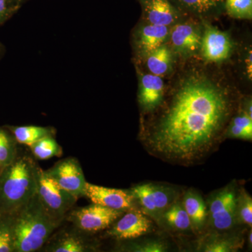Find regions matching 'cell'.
Instances as JSON below:
<instances>
[{"instance_id": "obj_8", "label": "cell", "mask_w": 252, "mask_h": 252, "mask_svg": "<svg viewBox=\"0 0 252 252\" xmlns=\"http://www.w3.org/2000/svg\"><path fill=\"white\" fill-rule=\"evenodd\" d=\"M130 191L144 211L156 220L174 203L171 189L154 184L137 185Z\"/></svg>"}, {"instance_id": "obj_2", "label": "cell", "mask_w": 252, "mask_h": 252, "mask_svg": "<svg viewBox=\"0 0 252 252\" xmlns=\"http://www.w3.org/2000/svg\"><path fill=\"white\" fill-rule=\"evenodd\" d=\"M39 164L19 149L14 160L0 171V212L16 213L36 194Z\"/></svg>"}, {"instance_id": "obj_24", "label": "cell", "mask_w": 252, "mask_h": 252, "mask_svg": "<svg viewBox=\"0 0 252 252\" xmlns=\"http://www.w3.org/2000/svg\"><path fill=\"white\" fill-rule=\"evenodd\" d=\"M243 242L238 237H214L204 245L206 252H230L242 248Z\"/></svg>"}, {"instance_id": "obj_4", "label": "cell", "mask_w": 252, "mask_h": 252, "mask_svg": "<svg viewBox=\"0 0 252 252\" xmlns=\"http://www.w3.org/2000/svg\"><path fill=\"white\" fill-rule=\"evenodd\" d=\"M41 203L51 217L61 223L74 207L77 198L64 190L39 167L36 176V190Z\"/></svg>"}, {"instance_id": "obj_30", "label": "cell", "mask_w": 252, "mask_h": 252, "mask_svg": "<svg viewBox=\"0 0 252 252\" xmlns=\"http://www.w3.org/2000/svg\"><path fill=\"white\" fill-rule=\"evenodd\" d=\"M228 136L231 138L242 139V140H252V132H250L231 124L228 130Z\"/></svg>"}, {"instance_id": "obj_1", "label": "cell", "mask_w": 252, "mask_h": 252, "mask_svg": "<svg viewBox=\"0 0 252 252\" xmlns=\"http://www.w3.org/2000/svg\"><path fill=\"white\" fill-rule=\"evenodd\" d=\"M227 94L203 79L186 81L144 143L164 160L189 164L216 148L229 116Z\"/></svg>"}, {"instance_id": "obj_25", "label": "cell", "mask_w": 252, "mask_h": 252, "mask_svg": "<svg viewBox=\"0 0 252 252\" xmlns=\"http://www.w3.org/2000/svg\"><path fill=\"white\" fill-rule=\"evenodd\" d=\"M227 13L231 17L251 19L252 0H225Z\"/></svg>"}, {"instance_id": "obj_23", "label": "cell", "mask_w": 252, "mask_h": 252, "mask_svg": "<svg viewBox=\"0 0 252 252\" xmlns=\"http://www.w3.org/2000/svg\"><path fill=\"white\" fill-rule=\"evenodd\" d=\"M147 67L154 75L161 76L168 70L171 63V52L167 46L162 45L148 54Z\"/></svg>"}, {"instance_id": "obj_13", "label": "cell", "mask_w": 252, "mask_h": 252, "mask_svg": "<svg viewBox=\"0 0 252 252\" xmlns=\"http://www.w3.org/2000/svg\"><path fill=\"white\" fill-rule=\"evenodd\" d=\"M164 84L160 76L147 74L141 79L139 102L144 110L152 111L160 105Z\"/></svg>"}, {"instance_id": "obj_3", "label": "cell", "mask_w": 252, "mask_h": 252, "mask_svg": "<svg viewBox=\"0 0 252 252\" xmlns=\"http://www.w3.org/2000/svg\"><path fill=\"white\" fill-rule=\"evenodd\" d=\"M35 194L15 214L14 252H38L61 226Z\"/></svg>"}, {"instance_id": "obj_32", "label": "cell", "mask_w": 252, "mask_h": 252, "mask_svg": "<svg viewBox=\"0 0 252 252\" xmlns=\"http://www.w3.org/2000/svg\"><path fill=\"white\" fill-rule=\"evenodd\" d=\"M248 243H249V245H250V248H252V230H250V233H249Z\"/></svg>"}, {"instance_id": "obj_9", "label": "cell", "mask_w": 252, "mask_h": 252, "mask_svg": "<svg viewBox=\"0 0 252 252\" xmlns=\"http://www.w3.org/2000/svg\"><path fill=\"white\" fill-rule=\"evenodd\" d=\"M72 228L60 230L50 237L39 251L46 252H88L96 248L89 238L90 234L84 233L72 225Z\"/></svg>"}, {"instance_id": "obj_33", "label": "cell", "mask_w": 252, "mask_h": 252, "mask_svg": "<svg viewBox=\"0 0 252 252\" xmlns=\"http://www.w3.org/2000/svg\"><path fill=\"white\" fill-rule=\"evenodd\" d=\"M3 51V46L1 45V42H0V56H1V54H2Z\"/></svg>"}, {"instance_id": "obj_22", "label": "cell", "mask_w": 252, "mask_h": 252, "mask_svg": "<svg viewBox=\"0 0 252 252\" xmlns=\"http://www.w3.org/2000/svg\"><path fill=\"white\" fill-rule=\"evenodd\" d=\"M15 214L0 212V252H14Z\"/></svg>"}, {"instance_id": "obj_31", "label": "cell", "mask_w": 252, "mask_h": 252, "mask_svg": "<svg viewBox=\"0 0 252 252\" xmlns=\"http://www.w3.org/2000/svg\"><path fill=\"white\" fill-rule=\"evenodd\" d=\"M232 124L242 127L245 130L250 131V132H252V117H250L246 112H244V114L235 117L233 119Z\"/></svg>"}, {"instance_id": "obj_17", "label": "cell", "mask_w": 252, "mask_h": 252, "mask_svg": "<svg viewBox=\"0 0 252 252\" xmlns=\"http://www.w3.org/2000/svg\"><path fill=\"white\" fill-rule=\"evenodd\" d=\"M172 42L183 52H194L201 45V37L195 28L189 25H178L172 29Z\"/></svg>"}, {"instance_id": "obj_12", "label": "cell", "mask_w": 252, "mask_h": 252, "mask_svg": "<svg viewBox=\"0 0 252 252\" xmlns=\"http://www.w3.org/2000/svg\"><path fill=\"white\" fill-rule=\"evenodd\" d=\"M200 46L203 57L208 61L217 63L229 57L233 44L226 33L207 26Z\"/></svg>"}, {"instance_id": "obj_21", "label": "cell", "mask_w": 252, "mask_h": 252, "mask_svg": "<svg viewBox=\"0 0 252 252\" xmlns=\"http://www.w3.org/2000/svg\"><path fill=\"white\" fill-rule=\"evenodd\" d=\"M19 150L12 134L4 126H0V171L14 160Z\"/></svg>"}, {"instance_id": "obj_5", "label": "cell", "mask_w": 252, "mask_h": 252, "mask_svg": "<svg viewBox=\"0 0 252 252\" xmlns=\"http://www.w3.org/2000/svg\"><path fill=\"white\" fill-rule=\"evenodd\" d=\"M124 212L92 203L89 206L74 207L67 214L65 220L81 231L92 235L108 229Z\"/></svg>"}, {"instance_id": "obj_6", "label": "cell", "mask_w": 252, "mask_h": 252, "mask_svg": "<svg viewBox=\"0 0 252 252\" xmlns=\"http://www.w3.org/2000/svg\"><path fill=\"white\" fill-rule=\"evenodd\" d=\"M207 217L215 229L224 231L233 228L237 220V195L233 187H225L212 197Z\"/></svg>"}, {"instance_id": "obj_14", "label": "cell", "mask_w": 252, "mask_h": 252, "mask_svg": "<svg viewBox=\"0 0 252 252\" xmlns=\"http://www.w3.org/2000/svg\"><path fill=\"white\" fill-rule=\"evenodd\" d=\"M183 205L190 220L192 229L200 232L207 218V208L201 195L193 190L186 193Z\"/></svg>"}, {"instance_id": "obj_10", "label": "cell", "mask_w": 252, "mask_h": 252, "mask_svg": "<svg viewBox=\"0 0 252 252\" xmlns=\"http://www.w3.org/2000/svg\"><path fill=\"white\" fill-rule=\"evenodd\" d=\"M152 228V221L133 207L124 212L109 227L107 233L117 240H128L147 234Z\"/></svg>"}, {"instance_id": "obj_29", "label": "cell", "mask_w": 252, "mask_h": 252, "mask_svg": "<svg viewBox=\"0 0 252 252\" xmlns=\"http://www.w3.org/2000/svg\"><path fill=\"white\" fill-rule=\"evenodd\" d=\"M18 6V3L13 0H0V26L11 17Z\"/></svg>"}, {"instance_id": "obj_7", "label": "cell", "mask_w": 252, "mask_h": 252, "mask_svg": "<svg viewBox=\"0 0 252 252\" xmlns=\"http://www.w3.org/2000/svg\"><path fill=\"white\" fill-rule=\"evenodd\" d=\"M45 171L61 187L76 198L84 197L87 182L80 162L76 158H65Z\"/></svg>"}, {"instance_id": "obj_15", "label": "cell", "mask_w": 252, "mask_h": 252, "mask_svg": "<svg viewBox=\"0 0 252 252\" xmlns=\"http://www.w3.org/2000/svg\"><path fill=\"white\" fill-rule=\"evenodd\" d=\"M144 10L152 25L168 26L176 19V11L168 0H146Z\"/></svg>"}, {"instance_id": "obj_16", "label": "cell", "mask_w": 252, "mask_h": 252, "mask_svg": "<svg viewBox=\"0 0 252 252\" xmlns=\"http://www.w3.org/2000/svg\"><path fill=\"white\" fill-rule=\"evenodd\" d=\"M10 131L18 144L30 147L36 142L49 136H55L54 127L37 126H5Z\"/></svg>"}, {"instance_id": "obj_28", "label": "cell", "mask_w": 252, "mask_h": 252, "mask_svg": "<svg viewBox=\"0 0 252 252\" xmlns=\"http://www.w3.org/2000/svg\"><path fill=\"white\" fill-rule=\"evenodd\" d=\"M128 250V251L136 252H163L166 251L167 246L162 242L155 240V241L136 244Z\"/></svg>"}, {"instance_id": "obj_34", "label": "cell", "mask_w": 252, "mask_h": 252, "mask_svg": "<svg viewBox=\"0 0 252 252\" xmlns=\"http://www.w3.org/2000/svg\"><path fill=\"white\" fill-rule=\"evenodd\" d=\"M13 1H16V2H19V1H21V0H13Z\"/></svg>"}, {"instance_id": "obj_18", "label": "cell", "mask_w": 252, "mask_h": 252, "mask_svg": "<svg viewBox=\"0 0 252 252\" xmlns=\"http://www.w3.org/2000/svg\"><path fill=\"white\" fill-rule=\"evenodd\" d=\"M167 26L149 25L140 32L139 46L146 54H149L163 44L168 36Z\"/></svg>"}, {"instance_id": "obj_19", "label": "cell", "mask_w": 252, "mask_h": 252, "mask_svg": "<svg viewBox=\"0 0 252 252\" xmlns=\"http://www.w3.org/2000/svg\"><path fill=\"white\" fill-rule=\"evenodd\" d=\"M162 218L167 225L175 230L185 231L191 228L190 220L183 203L174 202L162 214Z\"/></svg>"}, {"instance_id": "obj_20", "label": "cell", "mask_w": 252, "mask_h": 252, "mask_svg": "<svg viewBox=\"0 0 252 252\" xmlns=\"http://www.w3.org/2000/svg\"><path fill=\"white\" fill-rule=\"evenodd\" d=\"M29 148L36 160H49L51 158L61 157L63 154L62 147L56 141L55 136L44 137L32 144Z\"/></svg>"}, {"instance_id": "obj_27", "label": "cell", "mask_w": 252, "mask_h": 252, "mask_svg": "<svg viewBox=\"0 0 252 252\" xmlns=\"http://www.w3.org/2000/svg\"><path fill=\"white\" fill-rule=\"evenodd\" d=\"M179 1L189 9L202 14L215 9L220 3L223 2V0H179Z\"/></svg>"}, {"instance_id": "obj_11", "label": "cell", "mask_w": 252, "mask_h": 252, "mask_svg": "<svg viewBox=\"0 0 252 252\" xmlns=\"http://www.w3.org/2000/svg\"><path fill=\"white\" fill-rule=\"evenodd\" d=\"M84 197L92 203L124 212L133 208L135 205V200L130 190L107 188L89 182L86 184Z\"/></svg>"}, {"instance_id": "obj_26", "label": "cell", "mask_w": 252, "mask_h": 252, "mask_svg": "<svg viewBox=\"0 0 252 252\" xmlns=\"http://www.w3.org/2000/svg\"><path fill=\"white\" fill-rule=\"evenodd\" d=\"M242 223L252 227V199L245 190L237 197V217Z\"/></svg>"}]
</instances>
